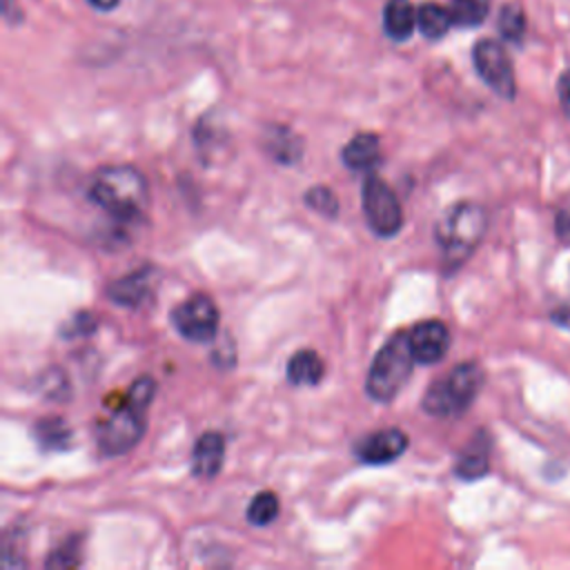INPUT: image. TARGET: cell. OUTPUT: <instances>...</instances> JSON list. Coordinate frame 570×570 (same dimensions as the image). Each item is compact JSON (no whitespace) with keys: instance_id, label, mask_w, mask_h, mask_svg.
<instances>
[{"instance_id":"obj_1","label":"cell","mask_w":570,"mask_h":570,"mask_svg":"<svg viewBox=\"0 0 570 570\" xmlns=\"http://www.w3.org/2000/svg\"><path fill=\"white\" fill-rule=\"evenodd\" d=\"M154 394L156 381L149 374L138 376L129 385L125 401L96 430V441L102 454L120 456L138 445L145 434V412Z\"/></svg>"},{"instance_id":"obj_2","label":"cell","mask_w":570,"mask_h":570,"mask_svg":"<svg viewBox=\"0 0 570 570\" xmlns=\"http://www.w3.org/2000/svg\"><path fill=\"white\" fill-rule=\"evenodd\" d=\"M89 200L109 216L129 223L142 216L149 205V185L134 165L102 167L89 185Z\"/></svg>"},{"instance_id":"obj_3","label":"cell","mask_w":570,"mask_h":570,"mask_svg":"<svg viewBox=\"0 0 570 570\" xmlns=\"http://www.w3.org/2000/svg\"><path fill=\"white\" fill-rule=\"evenodd\" d=\"M485 227L488 214L479 203L459 200L450 205L434 227V238L439 243L443 265L448 269L461 267L481 243Z\"/></svg>"},{"instance_id":"obj_4","label":"cell","mask_w":570,"mask_h":570,"mask_svg":"<svg viewBox=\"0 0 570 570\" xmlns=\"http://www.w3.org/2000/svg\"><path fill=\"white\" fill-rule=\"evenodd\" d=\"M414 363L416 361L410 350L407 334H394L392 338H387L370 363L365 376L367 396L376 403H390L392 399H396V394L407 383Z\"/></svg>"},{"instance_id":"obj_5","label":"cell","mask_w":570,"mask_h":570,"mask_svg":"<svg viewBox=\"0 0 570 570\" xmlns=\"http://www.w3.org/2000/svg\"><path fill=\"white\" fill-rule=\"evenodd\" d=\"M481 385L483 370L474 361L459 363L425 390L421 407L432 416H459L474 403Z\"/></svg>"},{"instance_id":"obj_6","label":"cell","mask_w":570,"mask_h":570,"mask_svg":"<svg viewBox=\"0 0 570 570\" xmlns=\"http://www.w3.org/2000/svg\"><path fill=\"white\" fill-rule=\"evenodd\" d=\"M361 205L372 234L392 238L403 227V209L392 187L376 174H367L361 187Z\"/></svg>"},{"instance_id":"obj_7","label":"cell","mask_w":570,"mask_h":570,"mask_svg":"<svg viewBox=\"0 0 570 570\" xmlns=\"http://www.w3.org/2000/svg\"><path fill=\"white\" fill-rule=\"evenodd\" d=\"M169 318L176 332L191 343H209L218 334L220 314L207 294H191L171 309Z\"/></svg>"},{"instance_id":"obj_8","label":"cell","mask_w":570,"mask_h":570,"mask_svg":"<svg viewBox=\"0 0 570 570\" xmlns=\"http://www.w3.org/2000/svg\"><path fill=\"white\" fill-rule=\"evenodd\" d=\"M472 62L479 78L501 98L512 100L517 91L512 60L505 47L492 38H483L472 49Z\"/></svg>"},{"instance_id":"obj_9","label":"cell","mask_w":570,"mask_h":570,"mask_svg":"<svg viewBox=\"0 0 570 570\" xmlns=\"http://www.w3.org/2000/svg\"><path fill=\"white\" fill-rule=\"evenodd\" d=\"M410 445L401 428H383L365 434L354 443V456L365 465H387L396 461Z\"/></svg>"},{"instance_id":"obj_10","label":"cell","mask_w":570,"mask_h":570,"mask_svg":"<svg viewBox=\"0 0 570 570\" xmlns=\"http://www.w3.org/2000/svg\"><path fill=\"white\" fill-rule=\"evenodd\" d=\"M414 361L421 365L439 363L450 350V330L441 321H421L407 332Z\"/></svg>"},{"instance_id":"obj_11","label":"cell","mask_w":570,"mask_h":570,"mask_svg":"<svg viewBox=\"0 0 570 570\" xmlns=\"http://www.w3.org/2000/svg\"><path fill=\"white\" fill-rule=\"evenodd\" d=\"M156 269L151 265L138 267L136 272L116 278L111 285H107L105 294L114 305L120 307H140L154 292L156 283Z\"/></svg>"},{"instance_id":"obj_12","label":"cell","mask_w":570,"mask_h":570,"mask_svg":"<svg viewBox=\"0 0 570 570\" xmlns=\"http://www.w3.org/2000/svg\"><path fill=\"white\" fill-rule=\"evenodd\" d=\"M225 461V436L216 430L203 432L191 448V474L200 481L214 479Z\"/></svg>"},{"instance_id":"obj_13","label":"cell","mask_w":570,"mask_h":570,"mask_svg":"<svg viewBox=\"0 0 570 570\" xmlns=\"http://www.w3.org/2000/svg\"><path fill=\"white\" fill-rule=\"evenodd\" d=\"M341 160L350 171H365L370 174L381 163V140L372 131H361L352 136L343 149Z\"/></svg>"},{"instance_id":"obj_14","label":"cell","mask_w":570,"mask_h":570,"mask_svg":"<svg viewBox=\"0 0 570 570\" xmlns=\"http://www.w3.org/2000/svg\"><path fill=\"white\" fill-rule=\"evenodd\" d=\"M263 149L278 165H296L303 156V140L287 125H267Z\"/></svg>"},{"instance_id":"obj_15","label":"cell","mask_w":570,"mask_h":570,"mask_svg":"<svg viewBox=\"0 0 570 570\" xmlns=\"http://www.w3.org/2000/svg\"><path fill=\"white\" fill-rule=\"evenodd\" d=\"M488 470H490V436L488 432L479 430L456 456L454 474L463 481H474L485 476Z\"/></svg>"},{"instance_id":"obj_16","label":"cell","mask_w":570,"mask_h":570,"mask_svg":"<svg viewBox=\"0 0 570 570\" xmlns=\"http://www.w3.org/2000/svg\"><path fill=\"white\" fill-rule=\"evenodd\" d=\"M381 18L385 36L394 42H405L416 29V9L410 0H387Z\"/></svg>"},{"instance_id":"obj_17","label":"cell","mask_w":570,"mask_h":570,"mask_svg":"<svg viewBox=\"0 0 570 570\" xmlns=\"http://www.w3.org/2000/svg\"><path fill=\"white\" fill-rule=\"evenodd\" d=\"M325 374V363L314 350H298L287 361V381L292 385L312 387L318 385Z\"/></svg>"},{"instance_id":"obj_18","label":"cell","mask_w":570,"mask_h":570,"mask_svg":"<svg viewBox=\"0 0 570 570\" xmlns=\"http://www.w3.org/2000/svg\"><path fill=\"white\" fill-rule=\"evenodd\" d=\"M452 24L454 18L450 13V7H443L439 2H423L416 9V27L428 40H441Z\"/></svg>"},{"instance_id":"obj_19","label":"cell","mask_w":570,"mask_h":570,"mask_svg":"<svg viewBox=\"0 0 570 570\" xmlns=\"http://www.w3.org/2000/svg\"><path fill=\"white\" fill-rule=\"evenodd\" d=\"M33 436L45 450H65L71 441L69 425L58 416H47L33 425Z\"/></svg>"},{"instance_id":"obj_20","label":"cell","mask_w":570,"mask_h":570,"mask_svg":"<svg viewBox=\"0 0 570 570\" xmlns=\"http://www.w3.org/2000/svg\"><path fill=\"white\" fill-rule=\"evenodd\" d=\"M278 510H281L278 497L272 490H263V492L252 497V501H249V505L245 510V517H247V521L252 525L263 528V525L272 523L278 517Z\"/></svg>"},{"instance_id":"obj_21","label":"cell","mask_w":570,"mask_h":570,"mask_svg":"<svg viewBox=\"0 0 570 570\" xmlns=\"http://www.w3.org/2000/svg\"><path fill=\"white\" fill-rule=\"evenodd\" d=\"M450 13L459 27H476L490 13V0H450Z\"/></svg>"},{"instance_id":"obj_22","label":"cell","mask_w":570,"mask_h":570,"mask_svg":"<svg viewBox=\"0 0 570 570\" xmlns=\"http://www.w3.org/2000/svg\"><path fill=\"white\" fill-rule=\"evenodd\" d=\"M497 27H499V33L503 36V40L519 45L523 40V33H525V13H523V9L519 4H505L499 13Z\"/></svg>"},{"instance_id":"obj_23","label":"cell","mask_w":570,"mask_h":570,"mask_svg":"<svg viewBox=\"0 0 570 570\" xmlns=\"http://www.w3.org/2000/svg\"><path fill=\"white\" fill-rule=\"evenodd\" d=\"M303 200H305V205H307L312 212H316V214H321V216H325V218H336V216H338V209H341L338 198H336L334 191H332L330 187H325V185H314V187H309V189L303 194Z\"/></svg>"},{"instance_id":"obj_24","label":"cell","mask_w":570,"mask_h":570,"mask_svg":"<svg viewBox=\"0 0 570 570\" xmlns=\"http://www.w3.org/2000/svg\"><path fill=\"white\" fill-rule=\"evenodd\" d=\"M80 550H82V539L80 537H69L62 546H58L49 559L47 568H73L80 563Z\"/></svg>"},{"instance_id":"obj_25","label":"cell","mask_w":570,"mask_h":570,"mask_svg":"<svg viewBox=\"0 0 570 570\" xmlns=\"http://www.w3.org/2000/svg\"><path fill=\"white\" fill-rule=\"evenodd\" d=\"M94 327H96V318H94L91 314H87V312H78V314H73V316L62 325L60 334H62L65 338H76V336H87V334H91Z\"/></svg>"},{"instance_id":"obj_26","label":"cell","mask_w":570,"mask_h":570,"mask_svg":"<svg viewBox=\"0 0 570 570\" xmlns=\"http://www.w3.org/2000/svg\"><path fill=\"white\" fill-rule=\"evenodd\" d=\"M557 94H559V102H561V109L566 114V118L570 120V69L563 71L559 76V82H557Z\"/></svg>"},{"instance_id":"obj_27","label":"cell","mask_w":570,"mask_h":570,"mask_svg":"<svg viewBox=\"0 0 570 570\" xmlns=\"http://www.w3.org/2000/svg\"><path fill=\"white\" fill-rule=\"evenodd\" d=\"M557 236L561 243L570 245V214L568 212H559V216H557Z\"/></svg>"},{"instance_id":"obj_28","label":"cell","mask_w":570,"mask_h":570,"mask_svg":"<svg viewBox=\"0 0 570 570\" xmlns=\"http://www.w3.org/2000/svg\"><path fill=\"white\" fill-rule=\"evenodd\" d=\"M94 9H98V11H111V9H116L118 4H120V0H87Z\"/></svg>"},{"instance_id":"obj_29","label":"cell","mask_w":570,"mask_h":570,"mask_svg":"<svg viewBox=\"0 0 570 570\" xmlns=\"http://www.w3.org/2000/svg\"><path fill=\"white\" fill-rule=\"evenodd\" d=\"M552 318H554V323H561V325H570V312L563 307V309H559V312H554L552 314Z\"/></svg>"}]
</instances>
